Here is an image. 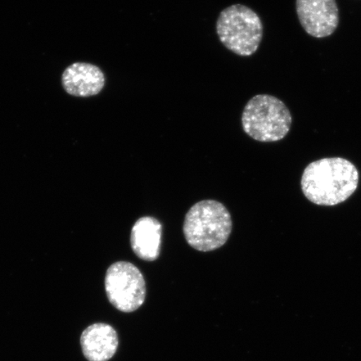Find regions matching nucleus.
<instances>
[{"instance_id": "f257e3e1", "label": "nucleus", "mask_w": 361, "mask_h": 361, "mask_svg": "<svg viewBox=\"0 0 361 361\" xmlns=\"http://www.w3.org/2000/svg\"><path fill=\"white\" fill-rule=\"evenodd\" d=\"M355 166L341 157L324 158L305 169L301 188L307 200L316 205L336 206L344 202L358 188Z\"/></svg>"}, {"instance_id": "f03ea898", "label": "nucleus", "mask_w": 361, "mask_h": 361, "mask_svg": "<svg viewBox=\"0 0 361 361\" xmlns=\"http://www.w3.org/2000/svg\"><path fill=\"white\" fill-rule=\"evenodd\" d=\"M233 221L227 207L216 200L194 204L185 216L183 233L189 245L200 252L223 247L232 233Z\"/></svg>"}, {"instance_id": "7ed1b4c3", "label": "nucleus", "mask_w": 361, "mask_h": 361, "mask_svg": "<svg viewBox=\"0 0 361 361\" xmlns=\"http://www.w3.org/2000/svg\"><path fill=\"white\" fill-rule=\"evenodd\" d=\"M245 133L255 141H281L290 133L292 116L279 98L270 94H257L247 102L242 114Z\"/></svg>"}, {"instance_id": "20e7f679", "label": "nucleus", "mask_w": 361, "mask_h": 361, "mask_svg": "<svg viewBox=\"0 0 361 361\" xmlns=\"http://www.w3.org/2000/svg\"><path fill=\"white\" fill-rule=\"evenodd\" d=\"M216 34L228 51L240 56H251L263 39V24L257 13L243 4L226 8L216 20Z\"/></svg>"}, {"instance_id": "39448f33", "label": "nucleus", "mask_w": 361, "mask_h": 361, "mask_svg": "<svg viewBox=\"0 0 361 361\" xmlns=\"http://www.w3.org/2000/svg\"><path fill=\"white\" fill-rule=\"evenodd\" d=\"M105 288L110 303L121 312H134L146 300L145 279L141 271L129 262H116L108 268Z\"/></svg>"}, {"instance_id": "423d86ee", "label": "nucleus", "mask_w": 361, "mask_h": 361, "mask_svg": "<svg viewBox=\"0 0 361 361\" xmlns=\"http://www.w3.org/2000/svg\"><path fill=\"white\" fill-rule=\"evenodd\" d=\"M296 11L306 33L314 38L331 35L340 22L336 0H296Z\"/></svg>"}, {"instance_id": "0eeeda50", "label": "nucleus", "mask_w": 361, "mask_h": 361, "mask_svg": "<svg viewBox=\"0 0 361 361\" xmlns=\"http://www.w3.org/2000/svg\"><path fill=\"white\" fill-rule=\"evenodd\" d=\"M105 84V75L100 68L89 63H74L62 75L63 87L68 94L74 97L97 96Z\"/></svg>"}, {"instance_id": "6e6552de", "label": "nucleus", "mask_w": 361, "mask_h": 361, "mask_svg": "<svg viewBox=\"0 0 361 361\" xmlns=\"http://www.w3.org/2000/svg\"><path fill=\"white\" fill-rule=\"evenodd\" d=\"M119 338L115 329L104 323L93 324L82 333L80 345L89 361H108L116 353Z\"/></svg>"}, {"instance_id": "1a4fd4ad", "label": "nucleus", "mask_w": 361, "mask_h": 361, "mask_svg": "<svg viewBox=\"0 0 361 361\" xmlns=\"http://www.w3.org/2000/svg\"><path fill=\"white\" fill-rule=\"evenodd\" d=\"M162 226L153 216H143L134 224L130 233V246L134 254L144 261L159 258Z\"/></svg>"}]
</instances>
